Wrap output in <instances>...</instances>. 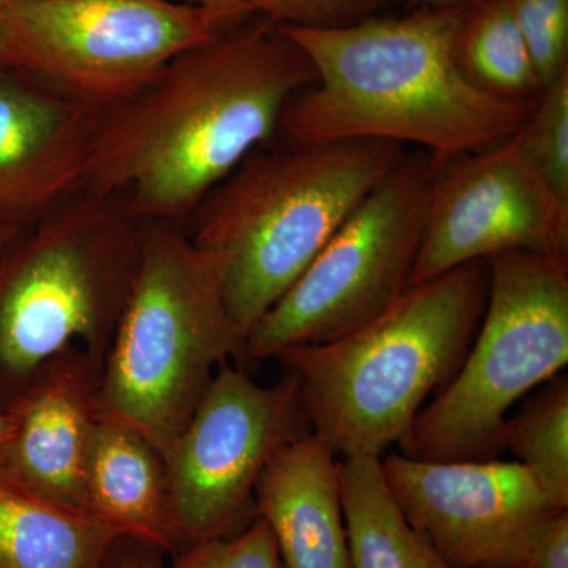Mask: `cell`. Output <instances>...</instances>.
<instances>
[{
    "mask_svg": "<svg viewBox=\"0 0 568 568\" xmlns=\"http://www.w3.org/2000/svg\"><path fill=\"white\" fill-rule=\"evenodd\" d=\"M100 112L0 69V226L21 231L81 193Z\"/></svg>",
    "mask_w": 568,
    "mask_h": 568,
    "instance_id": "obj_14",
    "label": "cell"
},
{
    "mask_svg": "<svg viewBox=\"0 0 568 568\" xmlns=\"http://www.w3.org/2000/svg\"><path fill=\"white\" fill-rule=\"evenodd\" d=\"M484 316L455 376L399 440L428 462H484L506 450L511 407L568 364V260L488 257Z\"/></svg>",
    "mask_w": 568,
    "mask_h": 568,
    "instance_id": "obj_7",
    "label": "cell"
},
{
    "mask_svg": "<svg viewBox=\"0 0 568 568\" xmlns=\"http://www.w3.org/2000/svg\"><path fill=\"white\" fill-rule=\"evenodd\" d=\"M163 568H284L274 534L263 518L231 536L189 545Z\"/></svg>",
    "mask_w": 568,
    "mask_h": 568,
    "instance_id": "obj_23",
    "label": "cell"
},
{
    "mask_svg": "<svg viewBox=\"0 0 568 568\" xmlns=\"http://www.w3.org/2000/svg\"><path fill=\"white\" fill-rule=\"evenodd\" d=\"M10 2V0H0V6H3V3Z\"/></svg>",
    "mask_w": 568,
    "mask_h": 568,
    "instance_id": "obj_31",
    "label": "cell"
},
{
    "mask_svg": "<svg viewBox=\"0 0 568 568\" xmlns=\"http://www.w3.org/2000/svg\"><path fill=\"white\" fill-rule=\"evenodd\" d=\"M536 477L560 510H568V376L549 379L506 422V450Z\"/></svg>",
    "mask_w": 568,
    "mask_h": 568,
    "instance_id": "obj_20",
    "label": "cell"
},
{
    "mask_svg": "<svg viewBox=\"0 0 568 568\" xmlns=\"http://www.w3.org/2000/svg\"><path fill=\"white\" fill-rule=\"evenodd\" d=\"M420 2H429V3H436V6H440V3H452V2H457V0H420Z\"/></svg>",
    "mask_w": 568,
    "mask_h": 568,
    "instance_id": "obj_30",
    "label": "cell"
},
{
    "mask_svg": "<svg viewBox=\"0 0 568 568\" xmlns=\"http://www.w3.org/2000/svg\"><path fill=\"white\" fill-rule=\"evenodd\" d=\"M426 189L428 160L406 155L246 336L244 357L268 361L291 346L334 342L384 315L409 290Z\"/></svg>",
    "mask_w": 568,
    "mask_h": 568,
    "instance_id": "obj_9",
    "label": "cell"
},
{
    "mask_svg": "<svg viewBox=\"0 0 568 568\" xmlns=\"http://www.w3.org/2000/svg\"><path fill=\"white\" fill-rule=\"evenodd\" d=\"M510 252L568 260V204L529 166L515 134L428 168L410 286Z\"/></svg>",
    "mask_w": 568,
    "mask_h": 568,
    "instance_id": "obj_11",
    "label": "cell"
},
{
    "mask_svg": "<svg viewBox=\"0 0 568 568\" xmlns=\"http://www.w3.org/2000/svg\"><path fill=\"white\" fill-rule=\"evenodd\" d=\"M457 61L467 80L497 99L534 103L544 93L528 47L503 0H467Z\"/></svg>",
    "mask_w": 568,
    "mask_h": 568,
    "instance_id": "obj_19",
    "label": "cell"
},
{
    "mask_svg": "<svg viewBox=\"0 0 568 568\" xmlns=\"http://www.w3.org/2000/svg\"><path fill=\"white\" fill-rule=\"evenodd\" d=\"M407 521L455 568H518L540 526L558 514L518 462L381 458Z\"/></svg>",
    "mask_w": 568,
    "mask_h": 568,
    "instance_id": "obj_12",
    "label": "cell"
},
{
    "mask_svg": "<svg viewBox=\"0 0 568 568\" xmlns=\"http://www.w3.org/2000/svg\"><path fill=\"white\" fill-rule=\"evenodd\" d=\"M14 422L10 413L7 410H0V465H2L3 457H6L7 448L13 437Z\"/></svg>",
    "mask_w": 568,
    "mask_h": 568,
    "instance_id": "obj_27",
    "label": "cell"
},
{
    "mask_svg": "<svg viewBox=\"0 0 568 568\" xmlns=\"http://www.w3.org/2000/svg\"><path fill=\"white\" fill-rule=\"evenodd\" d=\"M338 459L312 432L284 446L261 474L256 517L274 534L284 568H351Z\"/></svg>",
    "mask_w": 568,
    "mask_h": 568,
    "instance_id": "obj_15",
    "label": "cell"
},
{
    "mask_svg": "<svg viewBox=\"0 0 568 568\" xmlns=\"http://www.w3.org/2000/svg\"><path fill=\"white\" fill-rule=\"evenodd\" d=\"M17 233L18 231L10 230V227L0 226V253H2V250L9 244L10 239Z\"/></svg>",
    "mask_w": 568,
    "mask_h": 568,
    "instance_id": "obj_29",
    "label": "cell"
},
{
    "mask_svg": "<svg viewBox=\"0 0 568 568\" xmlns=\"http://www.w3.org/2000/svg\"><path fill=\"white\" fill-rule=\"evenodd\" d=\"M403 148L383 140L261 148L201 201L186 233L219 264L227 312L244 343L402 163Z\"/></svg>",
    "mask_w": 568,
    "mask_h": 568,
    "instance_id": "obj_3",
    "label": "cell"
},
{
    "mask_svg": "<svg viewBox=\"0 0 568 568\" xmlns=\"http://www.w3.org/2000/svg\"><path fill=\"white\" fill-rule=\"evenodd\" d=\"M316 78L304 50L254 13L100 114L81 193L119 197L140 223L189 220Z\"/></svg>",
    "mask_w": 568,
    "mask_h": 568,
    "instance_id": "obj_1",
    "label": "cell"
},
{
    "mask_svg": "<svg viewBox=\"0 0 568 568\" xmlns=\"http://www.w3.org/2000/svg\"><path fill=\"white\" fill-rule=\"evenodd\" d=\"M190 6L212 7V9L252 10L248 0H182Z\"/></svg>",
    "mask_w": 568,
    "mask_h": 568,
    "instance_id": "obj_28",
    "label": "cell"
},
{
    "mask_svg": "<svg viewBox=\"0 0 568 568\" xmlns=\"http://www.w3.org/2000/svg\"><path fill=\"white\" fill-rule=\"evenodd\" d=\"M253 14L179 0H10L0 6V69L102 114Z\"/></svg>",
    "mask_w": 568,
    "mask_h": 568,
    "instance_id": "obj_8",
    "label": "cell"
},
{
    "mask_svg": "<svg viewBox=\"0 0 568 568\" xmlns=\"http://www.w3.org/2000/svg\"><path fill=\"white\" fill-rule=\"evenodd\" d=\"M386 0H248L253 13L278 24L345 28L373 18Z\"/></svg>",
    "mask_w": 568,
    "mask_h": 568,
    "instance_id": "obj_24",
    "label": "cell"
},
{
    "mask_svg": "<svg viewBox=\"0 0 568 568\" xmlns=\"http://www.w3.org/2000/svg\"><path fill=\"white\" fill-rule=\"evenodd\" d=\"M515 136L529 166L568 204V74L541 93Z\"/></svg>",
    "mask_w": 568,
    "mask_h": 568,
    "instance_id": "obj_21",
    "label": "cell"
},
{
    "mask_svg": "<svg viewBox=\"0 0 568 568\" xmlns=\"http://www.w3.org/2000/svg\"><path fill=\"white\" fill-rule=\"evenodd\" d=\"M517 24L544 92L568 74V0H503Z\"/></svg>",
    "mask_w": 568,
    "mask_h": 568,
    "instance_id": "obj_22",
    "label": "cell"
},
{
    "mask_svg": "<svg viewBox=\"0 0 568 568\" xmlns=\"http://www.w3.org/2000/svg\"><path fill=\"white\" fill-rule=\"evenodd\" d=\"M466 6L457 0L345 28L276 22L317 74L284 108L276 132L283 144L409 142L436 168L514 136L537 102L497 99L463 74L457 40Z\"/></svg>",
    "mask_w": 568,
    "mask_h": 568,
    "instance_id": "obj_2",
    "label": "cell"
},
{
    "mask_svg": "<svg viewBox=\"0 0 568 568\" xmlns=\"http://www.w3.org/2000/svg\"><path fill=\"white\" fill-rule=\"evenodd\" d=\"M484 568H503V567H484Z\"/></svg>",
    "mask_w": 568,
    "mask_h": 568,
    "instance_id": "obj_32",
    "label": "cell"
},
{
    "mask_svg": "<svg viewBox=\"0 0 568 568\" xmlns=\"http://www.w3.org/2000/svg\"><path fill=\"white\" fill-rule=\"evenodd\" d=\"M126 538L0 477V568H114Z\"/></svg>",
    "mask_w": 568,
    "mask_h": 568,
    "instance_id": "obj_17",
    "label": "cell"
},
{
    "mask_svg": "<svg viewBox=\"0 0 568 568\" xmlns=\"http://www.w3.org/2000/svg\"><path fill=\"white\" fill-rule=\"evenodd\" d=\"M160 555L163 552L134 541H126L114 568H163Z\"/></svg>",
    "mask_w": 568,
    "mask_h": 568,
    "instance_id": "obj_26",
    "label": "cell"
},
{
    "mask_svg": "<svg viewBox=\"0 0 568 568\" xmlns=\"http://www.w3.org/2000/svg\"><path fill=\"white\" fill-rule=\"evenodd\" d=\"M85 510L134 544L183 549L166 458L133 426L100 417L85 466Z\"/></svg>",
    "mask_w": 568,
    "mask_h": 568,
    "instance_id": "obj_16",
    "label": "cell"
},
{
    "mask_svg": "<svg viewBox=\"0 0 568 568\" xmlns=\"http://www.w3.org/2000/svg\"><path fill=\"white\" fill-rule=\"evenodd\" d=\"M518 568H568V510L540 526Z\"/></svg>",
    "mask_w": 568,
    "mask_h": 568,
    "instance_id": "obj_25",
    "label": "cell"
},
{
    "mask_svg": "<svg viewBox=\"0 0 568 568\" xmlns=\"http://www.w3.org/2000/svg\"><path fill=\"white\" fill-rule=\"evenodd\" d=\"M100 365L78 346L33 373L7 407L14 432L0 477L88 514L85 466L100 422Z\"/></svg>",
    "mask_w": 568,
    "mask_h": 568,
    "instance_id": "obj_13",
    "label": "cell"
},
{
    "mask_svg": "<svg viewBox=\"0 0 568 568\" xmlns=\"http://www.w3.org/2000/svg\"><path fill=\"white\" fill-rule=\"evenodd\" d=\"M308 433L293 375L261 386L241 366H220L166 458L183 548L250 525L265 466Z\"/></svg>",
    "mask_w": 568,
    "mask_h": 568,
    "instance_id": "obj_10",
    "label": "cell"
},
{
    "mask_svg": "<svg viewBox=\"0 0 568 568\" xmlns=\"http://www.w3.org/2000/svg\"><path fill=\"white\" fill-rule=\"evenodd\" d=\"M222 274L170 223H141L140 261L100 376V417L133 426L168 458L216 369L244 358Z\"/></svg>",
    "mask_w": 568,
    "mask_h": 568,
    "instance_id": "obj_5",
    "label": "cell"
},
{
    "mask_svg": "<svg viewBox=\"0 0 568 568\" xmlns=\"http://www.w3.org/2000/svg\"><path fill=\"white\" fill-rule=\"evenodd\" d=\"M488 295L485 261L409 286L353 334L276 355L295 377L312 432L338 458H383L465 361Z\"/></svg>",
    "mask_w": 568,
    "mask_h": 568,
    "instance_id": "obj_4",
    "label": "cell"
},
{
    "mask_svg": "<svg viewBox=\"0 0 568 568\" xmlns=\"http://www.w3.org/2000/svg\"><path fill=\"white\" fill-rule=\"evenodd\" d=\"M141 223L119 197L78 193L0 253V410L54 355L100 368L140 261Z\"/></svg>",
    "mask_w": 568,
    "mask_h": 568,
    "instance_id": "obj_6",
    "label": "cell"
},
{
    "mask_svg": "<svg viewBox=\"0 0 568 568\" xmlns=\"http://www.w3.org/2000/svg\"><path fill=\"white\" fill-rule=\"evenodd\" d=\"M351 568H455L399 508L381 458L338 459Z\"/></svg>",
    "mask_w": 568,
    "mask_h": 568,
    "instance_id": "obj_18",
    "label": "cell"
}]
</instances>
